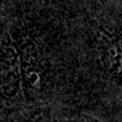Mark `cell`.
<instances>
[{
	"mask_svg": "<svg viewBox=\"0 0 122 122\" xmlns=\"http://www.w3.org/2000/svg\"><path fill=\"white\" fill-rule=\"evenodd\" d=\"M19 56L13 48H6L0 58V94L14 97L17 94L20 81Z\"/></svg>",
	"mask_w": 122,
	"mask_h": 122,
	"instance_id": "cell-1",
	"label": "cell"
},
{
	"mask_svg": "<svg viewBox=\"0 0 122 122\" xmlns=\"http://www.w3.org/2000/svg\"><path fill=\"white\" fill-rule=\"evenodd\" d=\"M36 52L37 50L32 42L25 44V46L22 49V54L19 58V67L23 74V77L25 78L26 83L32 88H40L41 86V75L40 69L37 67L36 61Z\"/></svg>",
	"mask_w": 122,
	"mask_h": 122,
	"instance_id": "cell-2",
	"label": "cell"
},
{
	"mask_svg": "<svg viewBox=\"0 0 122 122\" xmlns=\"http://www.w3.org/2000/svg\"><path fill=\"white\" fill-rule=\"evenodd\" d=\"M107 60H109V66L111 70L118 77H120L121 74V48L118 44H114L107 50Z\"/></svg>",
	"mask_w": 122,
	"mask_h": 122,
	"instance_id": "cell-3",
	"label": "cell"
},
{
	"mask_svg": "<svg viewBox=\"0 0 122 122\" xmlns=\"http://www.w3.org/2000/svg\"><path fill=\"white\" fill-rule=\"evenodd\" d=\"M32 122H56V121L52 120V119L48 118V117H45V115H36L32 120Z\"/></svg>",
	"mask_w": 122,
	"mask_h": 122,
	"instance_id": "cell-4",
	"label": "cell"
}]
</instances>
